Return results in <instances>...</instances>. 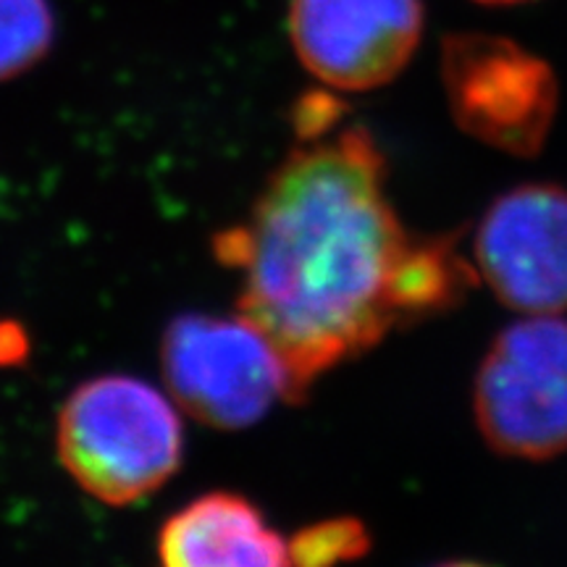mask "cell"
<instances>
[{"instance_id": "cell-1", "label": "cell", "mask_w": 567, "mask_h": 567, "mask_svg": "<svg viewBox=\"0 0 567 567\" xmlns=\"http://www.w3.org/2000/svg\"><path fill=\"white\" fill-rule=\"evenodd\" d=\"M213 250L243 274L239 316L279 352L287 402L392 331L455 310L478 281L455 234L405 229L384 153L358 124L300 137Z\"/></svg>"}, {"instance_id": "cell-2", "label": "cell", "mask_w": 567, "mask_h": 567, "mask_svg": "<svg viewBox=\"0 0 567 567\" xmlns=\"http://www.w3.org/2000/svg\"><path fill=\"white\" fill-rule=\"evenodd\" d=\"M55 452L69 478L92 499L134 505L179 471L182 421L174 402L137 375H97L61 405Z\"/></svg>"}, {"instance_id": "cell-3", "label": "cell", "mask_w": 567, "mask_h": 567, "mask_svg": "<svg viewBox=\"0 0 567 567\" xmlns=\"http://www.w3.org/2000/svg\"><path fill=\"white\" fill-rule=\"evenodd\" d=\"M473 415L494 452L549 460L567 452V321L538 313L509 323L481 360Z\"/></svg>"}, {"instance_id": "cell-4", "label": "cell", "mask_w": 567, "mask_h": 567, "mask_svg": "<svg viewBox=\"0 0 567 567\" xmlns=\"http://www.w3.org/2000/svg\"><path fill=\"white\" fill-rule=\"evenodd\" d=\"M161 368L176 405L218 431L247 429L287 402L279 352L243 316H176L163 331Z\"/></svg>"}, {"instance_id": "cell-5", "label": "cell", "mask_w": 567, "mask_h": 567, "mask_svg": "<svg viewBox=\"0 0 567 567\" xmlns=\"http://www.w3.org/2000/svg\"><path fill=\"white\" fill-rule=\"evenodd\" d=\"M442 87L455 124L496 151L534 158L557 116L551 66L515 40L455 32L442 42Z\"/></svg>"}, {"instance_id": "cell-6", "label": "cell", "mask_w": 567, "mask_h": 567, "mask_svg": "<svg viewBox=\"0 0 567 567\" xmlns=\"http://www.w3.org/2000/svg\"><path fill=\"white\" fill-rule=\"evenodd\" d=\"M423 0H292L289 40L318 82L337 92L386 87L423 38Z\"/></svg>"}, {"instance_id": "cell-7", "label": "cell", "mask_w": 567, "mask_h": 567, "mask_svg": "<svg viewBox=\"0 0 567 567\" xmlns=\"http://www.w3.org/2000/svg\"><path fill=\"white\" fill-rule=\"evenodd\" d=\"M473 264L507 308L567 310V189L534 182L496 197L473 237Z\"/></svg>"}, {"instance_id": "cell-8", "label": "cell", "mask_w": 567, "mask_h": 567, "mask_svg": "<svg viewBox=\"0 0 567 567\" xmlns=\"http://www.w3.org/2000/svg\"><path fill=\"white\" fill-rule=\"evenodd\" d=\"M161 567H292L289 544L243 494L208 492L163 523Z\"/></svg>"}, {"instance_id": "cell-9", "label": "cell", "mask_w": 567, "mask_h": 567, "mask_svg": "<svg viewBox=\"0 0 567 567\" xmlns=\"http://www.w3.org/2000/svg\"><path fill=\"white\" fill-rule=\"evenodd\" d=\"M53 42L51 0H0V84L19 80L42 63Z\"/></svg>"}, {"instance_id": "cell-10", "label": "cell", "mask_w": 567, "mask_h": 567, "mask_svg": "<svg viewBox=\"0 0 567 567\" xmlns=\"http://www.w3.org/2000/svg\"><path fill=\"white\" fill-rule=\"evenodd\" d=\"M365 526L354 517H334L302 528L289 542L292 567H337L358 559L368 549Z\"/></svg>"}, {"instance_id": "cell-11", "label": "cell", "mask_w": 567, "mask_h": 567, "mask_svg": "<svg viewBox=\"0 0 567 567\" xmlns=\"http://www.w3.org/2000/svg\"><path fill=\"white\" fill-rule=\"evenodd\" d=\"M476 3H484V6H515V3H526V0H476Z\"/></svg>"}, {"instance_id": "cell-12", "label": "cell", "mask_w": 567, "mask_h": 567, "mask_svg": "<svg viewBox=\"0 0 567 567\" xmlns=\"http://www.w3.org/2000/svg\"><path fill=\"white\" fill-rule=\"evenodd\" d=\"M436 567H488V565H478V563H444Z\"/></svg>"}]
</instances>
